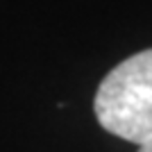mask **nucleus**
<instances>
[{"instance_id": "obj_1", "label": "nucleus", "mask_w": 152, "mask_h": 152, "mask_svg": "<svg viewBox=\"0 0 152 152\" xmlns=\"http://www.w3.org/2000/svg\"><path fill=\"white\" fill-rule=\"evenodd\" d=\"M93 114L109 134L141 145L152 136V48L111 68L93 98Z\"/></svg>"}, {"instance_id": "obj_2", "label": "nucleus", "mask_w": 152, "mask_h": 152, "mask_svg": "<svg viewBox=\"0 0 152 152\" xmlns=\"http://www.w3.org/2000/svg\"><path fill=\"white\" fill-rule=\"evenodd\" d=\"M139 152H152V136H150L148 141H143V143L139 145Z\"/></svg>"}]
</instances>
